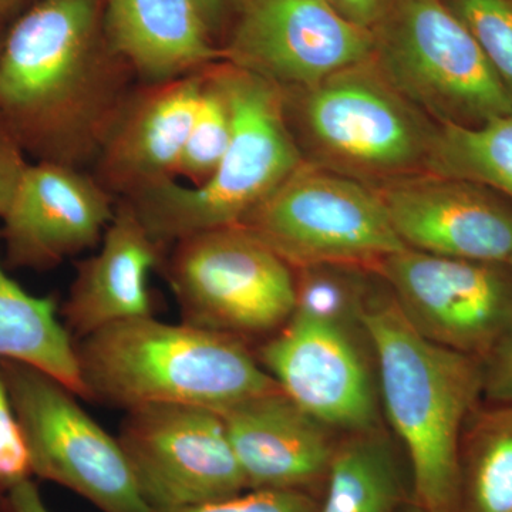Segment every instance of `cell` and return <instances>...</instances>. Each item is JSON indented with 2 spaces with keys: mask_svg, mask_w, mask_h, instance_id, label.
<instances>
[{
  "mask_svg": "<svg viewBox=\"0 0 512 512\" xmlns=\"http://www.w3.org/2000/svg\"><path fill=\"white\" fill-rule=\"evenodd\" d=\"M33 3L32 0H0V20L18 18Z\"/></svg>",
  "mask_w": 512,
  "mask_h": 512,
  "instance_id": "836d02e7",
  "label": "cell"
},
{
  "mask_svg": "<svg viewBox=\"0 0 512 512\" xmlns=\"http://www.w3.org/2000/svg\"><path fill=\"white\" fill-rule=\"evenodd\" d=\"M3 36H5V35H2V33H0V47H2Z\"/></svg>",
  "mask_w": 512,
  "mask_h": 512,
  "instance_id": "8d00e7d4",
  "label": "cell"
},
{
  "mask_svg": "<svg viewBox=\"0 0 512 512\" xmlns=\"http://www.w3.org/2000/svg\"><path fill=\"white\" fill-rule=\"evenodd\" d=\"M328 493L318 512H399L402 480L392 447L376 429L353 433L335 448Z\"/></svg>",
  "mask_w": 512,
  "mask_h": 512,
  "instance_id": "7402d4cb",
  "label": "cell"
},
{
  "mask_svg": "<svg viewBox=\"0 0 512 512\" xmlns=\"http://www.w3.org/2000/svg\"><path fill=\"white\" fill-rule=\"evenodd\" d=\"M426 171L484 185L512 202V111L480 126H437Z\"/></svg>",
  "mask_w": 512,
  "mask_h": 512,
  "instance_id": "603a6c76",
  "label": "cell"
},
{
  "mask_svg": "<svg viewBox=\"0 0 512 512\" xmlns=\"http://www.w3.org/2000/svg\"><path fill=\"white\" fill-rule=\"evenodd\" d=\"M375 271L424 338L481 360L512 320L508 262L450 258L406 248Z\"/></svg>",
  "mask_w": 512,
  "mask_h": 512,
  "instance_id": "8fae6325",
  "label": "cell"
},
{
  "mask_svg": "<svg viewBox=\"0 0 512 512\" xmlns=\"http://www.w3.org/2000/svg\"><path fill=\"white\" fill-rule=\"evenodd\" d=\"M355 266L316 265L296 269L295 312L350 326L360 323L365 299Z\"/></svg>",
  "mask_w": 512,
  "mask_h": 512,
  "instance_id": "d4e9b609",
  "label": "cell"
},
{
  "mask_svg": "<svg viewBox=\"0 0 512 512\" xmlns=\"http://www.w3.org/2000/svg\"><path fill=\"white\" fill-rule=\"evenodd\" d=\"M136 83L103 0H36L3 36L0 121L26 156L87 171Z\"/></svg>",
  "mask_w": 512,
  "mask_h": 512,
  "instance_id": "6da1fadb",
  "label": "cell"
},
{
  "mask_svg": "<svg viewBox=\"0 0 512 512\" xmlns=\"http://www.w3.org/2000/svg\"><path fill=\"white\" fill-rule=\"evenodd\" d=\"M221 414L247 490L306 491L328 476L336 448L328 427L281 389Z\"/></svg>",
  "mask_w": 512,
  "mask_h": 512,
  "instance_id": "ac0fdd59",
  "label": "cell"
},
{
  "mask_svg": "<svg viewBox=\"0 0 512 512\" xmlns=\"http://www.w3.org/2000/svg\"><path fill=\"white\" fill-rule=\"evenodd\" d=\"M110 45L137 84H160L224 60L195 0H103Z\"/></svg>",
  "mask_w": 512,
  "mask_h": 512,
  "instance_id": "d6986e66",
  "label": "cell"
},
{
  "mask_svg": "<svg viewBox=\"0 0 512 512\" xmlns=\"http://www.w3.org/2000/svg\"><path fill=\"white\" fill-rule=\"evenodd\" d=\"M195 2L201 9L205 22L214 37L224 25L228 13L237 5V0H195Z\"/></svg>",
  "mask_w": 512,
  "mask_h": 512,
  "instance_id": "d6a6232c",
  "label": "cell"
},
{
  "mask_svg": "<svg viewBox=\"0 0 512 512\" xmlns=\"http://www.w3.org/2000/svg\"><path fill=\"white\" fill-rule=\"evenodd\" d=\"M0 370L32 461L33 476L62 485L101 512H151L119 439L55 377L26 363L0 360Z\"/></svg>",
  "mask_w": 512,
  "mask_h": 512,
  "instance_id": "9c48e42d",
  "label": "cell"
},
{
  "mask_svg": "<svg viewBox=\"0 0 512 512\" xmlns=\"http://www.w3.org/2000/svg\"><path fill=\"white\" fill-rule=\"evenodd\" d=\"M0 512H12L10 510L8 494H3L2 491H0Z\"/></svg>",
  "mask_w": 512,
  "mask_h": 512,
  "instance_id": "e575fe53",
  "label": "cell"
},
{
  "mask_svg": "<svg viewBox=\"0 0 512 512\" xmlns=\"http://www.w3.org/2000/svg\"><path fill=\"white\" fill-rule=\"evenodd\" d=\"M28 165L25 151L0 121V220L8 211Z\"/></svg>",
  "mask_w": 512,
  "mask_h": 512,
  "instance_id": "f546056e",
  "label": "cell"
},
{
  "mask_svg": "<svg viewBox=\"0 0 512 512\" xmlns=\"http://www.w3.org/2000/svg\"><path fill=\"white\" fill-rule=\"evenodd\" d=\"M32 477L28 444L0 370V491L8 494Z\"/></svg>",
  "mask_w": 512,
  "mask_h": 512,
  "instance_id": "4316f807",
  "label": "cell"
},
{
  "mask_svg": "<svg viewBox=\"0 0 512 512\" xmlns=\"http://www.w3.org/2000/svg\"><path fill=\"white\" fill-rule=\"evenodd\" d=\"M163 265L185 325L245 342L295 312V271L239 225L175 242Z\"/></svg>",
  "mask_w": 512,
  "mask_h": 512,
  "instance_id": "52a82bcc",
  "label": "cell"
},
{
  "mask_svg": "<svg viewBox=\"0 0 512 512\" xmlns=\"http://www.w3.org/2000/svg\"><path fill=\"white\" fill-rule=\"evenodd\" d=\"M99 245L76 265L60 311L74 342L111 323L153 315L150 275L164 264L168 249L151 237L130 201L117 200Z\"/></svg>",
  "mask_w": 512,
  "mask_h": 512,
  "instance_id": "e0dca14e",
  "label": "cell"
},
{
  "mask_svg": "<svg viewBox=\"0 0 512 512\" xmlns=\"http://www.w3.org/2000/svg\"><path fill=\"white\" fill-rule=\"evenodd\" d=\"M308 491L248 490L224 500L167 512H318Z\"/></svg>",
  "mask_w": 512,
  "mask_h": 512,
  "instance_id": "83f0119b",
  "label": "cell"
},
{
  "mask_svg": "<svg viewBox=\"0 0 512 512\" xmlns=\"http://www.w3.org/2000/svg\"><path fill=\"white\" fill-rule=\"evenodd\" d=\"M284 93L306 163L369 183L426 173L437 126L387 82L373 57Z\"/></svg>",
  "mask_w": 512,
  "mask_h": 512,
  "instance_id": "5b68a950",
  "label": "cell"
},
{
  "mask_svg": "<svg viewBox=\"0 0 512 512\" xmlns=\"http://www.w3.org/2000/svg\"><path fill=\"white\" fill-rule=\"evenodd\" d=\"M0 360L26 363L55 377L86 399L76 342L57 315L53 296H33L0 262Z\"/></svg>",
  "mask_w": 512,
  "mask_h": 512,
  "instance_id": "ffe728a7",
  "label": "cell"
},
{
  "mask_svg": "<svg viewBox=\"0 0 512 512\" xmlns=\"http://www.w3.org/2000/svg\"><path fill=\"white\" fill-rule=\"evenodd\" d=\"M12 512H50L33 480L25 481L8 493Z\"/></svg>",
  "mask_w": 512,
  "mask_h": 512,
  "instance_id": "1f68e13d",
  "label": "cell"
},
{
  "mask_svg": "<svg viewBox=\"0 0 512 512\" xmlns=\"http://www.w3.org/2000/svg\"><path fill=\"white\" fill-rule=\"evenodd\" d=\"M480 362L485 399L512 404V320Z\"/></svg>",
  "mask_w": 512,
  "mask_h": 512,
  "instance_id": "f1b7e54d",
  "label": "cell"
},
{
  "mask_svg": "<svg viewBox=\"0 0 512 512\" xmlns=\"http://www.w3.org/2000/svg\"><path fill=\"white\" fill-rule=\"evenodd\" d=\"M117 439L144 503L167 512L247 490L224 417L207 407L153 404L128 410Z\"/></svg>",
  "mask_w": 512,
  "mask_h": 512,
  "instance_id": "30bf717a",
  "label": "cell"
},
{
  "mask_svg": "<svg viewBox=\"0 0 512 512\" xmlns=\"http://www.w3.org/2000/svg\"><path fill=\"white\" fill-rule=\"evenodd\" d=\"M255 356L279 389L323 426L376 429L375 390L350 326L293 312Z\"/></svg>",
  "mask_w": 512,
  "mask_h": 512,
  "instance_id": "4fadbf2b",
  "label": "cell"
},
{
  "mask_svg": "<svg viewBox=\"0 0 512 512\" xmlns=\"http://www.w3.org/2000/svg\"><path fill=\"white\" fill-rule=\"evenodd\" d=\"M239 227L293 271L316 265L375 269L407 248L376 188L306 161Z\"/></svg>",
  "mask_w": 512,
  "mask_h": 512,
  "instance_id": "ba28073f",
  "label": "cell"
},
{
  "mask_svg": "<svg viewBox=\"0 0 512 512\" xmlns=\"http://www.w3.org/2000/svg\"><path fill=\"white\" fill-rule=\"evenodd\" d=\"M360 326L375 350L387 419L412 464L414 503L460 508V443L483 396L481 362L424 338L394 299L365 302Z\"/></svg>",
  "mask_w": 512,
  "mask_h": 512,
  "instance_id": "7a4b0ae2",
  "label": "cell"
},
{
  "mask_svg": "<svg viewBox=\"0 0 512 512\" xmlns=\"http://www.w3.org/2000/svg\"><path fill=\"white\" fill-rule=\"evenodd\" d=\"M214 67L232 119L231 141L215 173L200 187L171 180L124 198L167 249L200 232L241 225L305 163L282 90L227 60Z\"/></svg>",
  "mask_w": 512,
  "mask_h": 512,
  "instance_id": "277c9868",
  "label": "cell"
},
{
  "mask_svg": "<svg viewBox=\"0 0 512 512\" xmlns=\"http://www.w3.org/2000/svg\"><path fill=\"white\" fill-rule=\"evenodd\" d=\"M458 512H512V404L476 407L468 417Z\"/></svg>",
  "mask_w": 512,
  "mask_h": 512,
  "instance_id": "44dd1931",
  "label": "cell"
},
{
  "mask_svg": "<svg viewBox=\"0 0 512 512\" xmlns=\"http://www.w3.org/2000/svg\"><path fill=\"white\" fill-rule=\"evenodd\" d=\"M508 265H510V266H511V268H512V256H511V258H510V259H508Z\"/></svg>",
  "mask_w": 512,
  "mask_h": 512,
  "instance_id": "74e56055",
  "label": "cell"
},
{
  "mask_svg": "<svg viewBox=\"0 0 512 512\" xmlns=\"http://www.w3.org/2000/svg\"><path fill=\"white\" fill-rule=\"evenodd\" d=\"M224 60L282 92L308 89L372 59V30L350 22L326 0H237Z\"/></svg>",
  "mask_w": 512,
  "mask_h": 512,
  "instance_id": "7c38bea8",
  "label": "cell"
},
{
  "mask_svg": "<svg viewBox=\"0 0 512 512\" xmlns=\"http://www.w3.org/2000/svg\"><path fill=\"white\" fill-rule=\"evenodd\" d=\"M512 94V0H443Z\"/></svg>",
  "mask_w": 512,
  "mask_h": 512,
  "instance_id": "484cf974",
  "label": "cell"
},
{
  "mask_svg": "<svg viewBox=\"0 0 512 512\" xmlns=\"http://www.w3.org/2000/svg\"><path fill=\"white\" fill-rule=\"evenodd\" d=\"M399 512H426L421 510L419 505L416 503H412L410 505H406V507L400 508Z\"/></svg>",
  "mask_w": 512,
  "mask_h": 512,
  "instance_id": "d590c367",
  "label": "cell"
},
{
  "mask_svg": "<svg viewBox=\"0 0 512 512\" xmlns=\"http://www.w3.org/2000/svg\"><path fill=\"white\" fill-rule=\"evenodd\" d=\"M376 190L407 248L484 262L512 256V205L484 185L426 171Z\"/></svg>",
  "mask_w": 512,
  "mask_h": 512,
  "instance_id": "5bb4252c",
  "label": "cell"
},
{
  "mask_svg": "<svg viewBox=\"0 0 512 512\" xmlns=\"http://www.w3.org/2000/svg\"><path fill=\"white\" fill-rule=\"evenodd\" d=\"M117 198L92 173L69 165H28L8 211L2 238L12 268L46 271L96 248Z\"/></svg>",
  "mask_w": 512,
  "mask_h": 512,
  "instance_id": "9a60e30c",
  "label": "cell"
},
{
  "mask_svg": "<svg viewBox=\"0 0 512 512\" xmlns=\"http://www.w3.org/2000/svg\"><path fill=\"white\" fill-rule=\"evenodd\" d=\"M201 89L202 70L134 87L92 167L96 180L117 200L177 180Z\"/></svg>",
  "mask_w": 512,
  "mask_h": 512,
  "instance_id": "2e32d148",
  "label": "cell"
},
{
  "mask_svg": "<svg viewBox=\"0 0 512 512\" xmlns=\"http://www.w3.org/2000/svg\"><path fill=\"white\" fill-rule=\"evenodd\" d=\"M326 2L350 22L373 30L386 12L390 0H326Z\"/></svg>",
  "mask_w": 512,
  "mask_h": 512,
  "instance_id": "4dcf8cb0",
  "label": "cell"
},
{
  "mask_svg": "<svg viewBox=\"0 0 512 512\" xmlns=\"http://www.w3.org/2000/svg\"><path fill=\"white\" fill-rule=\"evenodd\" d=\"M76 356L86 400L124 412L187 404L224 413L279 389L242 340L153 315L77 340Z\"/></svg>",
  "mask_w": 512,
  "mask_h": 512,
  "instance_id": "3957f363",
  "label": "cell"
},
{
  "mask_svg": "<svg viewBox=\"0 0 512 512\" xmlns=\"http://www.w3.org/2000/svg\"><path fill=\"white\" fill-rule=\"evenodd\" d=\"M373 62L436 126H480L512 111V94L443 0H390L372 30Z\"/></svg>",
  "mask_w": 512,
  "mask_h": 512,
  "instance_id": "8992f818",
  "label": "cell"
},
{
  "mask_svg": "<svg viewBox=\"0 0 512 512\" xmlns=\"http://www.w3.org/2000/svg\"><path fill=\"white\" fill-rule=\"evenodd\" d=\"M214 66L202 70L200 101L177 170V180L183 178L190 187L210 180L231 141V109Z\"/></svg>",
  "mask_w": 512,
  "mask_h": 512,
  "instance_id": "cb8c5ba5",
  "label": "cell"
}]
</instances>
